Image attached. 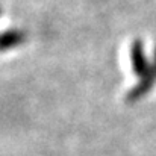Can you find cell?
<instances>
[{
    "mask_svg": "<svg viewBox=\"0 0 156 156\" xmlns=\"http://www.w3.org/2000/svg\"><path fill=\"white\" fill-rule=\"evenodd\" d=\"M130 65H132V71L143 77L149 70H150V62L146 56L144 52V44L141 40H135L130 46Z\"/></svg>",
    "mask_w": 156,
    "mask_h": 156,
    "instance_id": "cell-1",
    "label": "cell"
},
{
    "mask_svg": "<svg viewBox=\"0 0 156 156\" xmlns=\"http://www.w3.org/2000/svg\"><path fill=\"white\" fill-rule=\"evenodd\" d=\"M150 67H152V70L156 73V47H155V55H153V62H152Z\"/></svg>",
    "mask_w": 156,
    "mask_h": 156,
    "instance_id": "cell-4",
    "label": "cell"
},
{
    "mask_svg": "<svg viewBox=\"0 0 156 156\" xmlns=\"http://www.w3.org/2000/svg\"><path fill=\"white\" fill-rule=\"evenodd\" d=\"M26 35L21 30H6L0 34V52L20 46L24 41Z\"/></svg>",
    "mask_w": 156,
    "mask_h": 156,
    "instance_id": "cell-3",
    "label": "cell"
},
{
    "mask_svg": "<svg viewBox=\"0 0 156 156\" xmlns=\"http://www.w3.org/2000/svg\"><path fill=\"white\" fill-rule=\"evenodd\" d=\"M155 83H156V73L152 70V67H150V70H149L143 77H140L138 83L129 90V93H127V96H126V100L130 102V103L138 102L140 99H143V97L153 88Z\"/></svg>",
    "mask_w": 156,
    "mask_h": 156,
    "instance_id": "cell-2",
    "label": "cell"
}]
</instances>
